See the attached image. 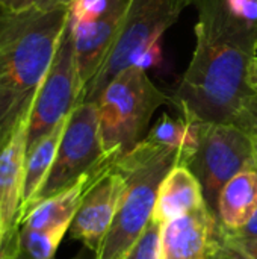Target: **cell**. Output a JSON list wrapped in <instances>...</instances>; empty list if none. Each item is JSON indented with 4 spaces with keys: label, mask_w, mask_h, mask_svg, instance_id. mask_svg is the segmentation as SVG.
<instances>
[{
    "label": "cell",
    "mask_w": 257,
    "mask_h": 259,
    "mask_svg": "<svg viewBox=\"0 0 257 259\" xmlns=\"http://www.w3.org/2000/svg\"><path fill=\"white\" fill-rule=\"evenodd\" d=\"M179 164L188 165V156L174 147L141 140L121 155L114 167L126 187L117 215L97 250V259H124L153 219L158 193L165 176Z\"/></svg>",
    "instance_id": "3"
},
{
    "label": "cell",
    "mask_w": 257,
    "mask_h": 259,
    "mask_svg": "<svg viewBox=\"0 0 257 259\" xmlns=\"http://www.w3.org/2000/svg\"><path fill=\"white\" fill-rule=\"evenodd\" d=\"M227 5L235 15L257 24V0H227Z\"/></svg>",
    "instance_id": "21"
},
{
    "label": "cell",
    "mask_w": 257,
    "mask_h": 259,
    "mask_svg": "<svg viewBox=\"0 0 257 259\" xmlns=\"http://www.w3.org/2000/svg\"><path fill=\"white\" fill-rule=\"evenodd\" d=\"M108 161L117 159L108 158L103 152L97 103L82 102L68 115L52 170L29 208L67 190L83 175L98 168Z\"/></svg>",
    "instance_id": "6"
},
{
    "label": "cell",
    "mask_w": 257,
    "mask_h": 259,
    "mask_svg": "<svg viewBox=\"0 0 257 259\" xmlns=\"http://www.w3.org/2000/svg\"><path fill=\"white\" fill-rule=\"evenodd\" d=\"M124 259H164L162 225L151 219Z\"/></svg>",
    "instance_id": "18"
},
{
    "label": "cell",
    "mask_w": 257,
    "mask_h": 259,
    "mask_svg": "<svg viewBox=\"0 0 257 259\" xmlns=\"http://www.w3.org/2000/svg\"><path fill=\"white\" fill-rule=\"evenodd\" d=\"M229 235V234H227ZM232 237H239V238H257V209L253 214V217L250 219V222L236 234H233Z\"/></svg>",
    "instance_id": "23"
},
{
    "label": "cell",
    "mask_w": 257,
    "mask_h": 259,
    "mask_svg": "<svg viewBox=\"0 0 257 259\" xmlns=\"http://www.w3.org/2000/svg\"><path fill=\"white\" fill-rule=\"evenodd\" d=\"M3 258V246H2V217H0V259Z\"/></svg>",
    "instance_id": "29"
},
{
    "label": "cell",
    "mask_w": 257,
    "mask_h": 259,
    "mask_svg": "<svg viewBox=\"0 0 257 259\" xmlns=\"http://www.w3.org/2000/svg\"><path fill=\"white\" fill-rule=\"evenodd\" d=\"M227 237L233 244H236L250 258L257 259V238H239V237H232V235H227Z\"/></svg>",
    "instance_id": "22"
},
{
    "label": "cell",
    "mask_w": 257,
    "mask_h": 259,
    "mask_svg": "<svg viewBox=\"0 0 257 259\" xmlns=\"http://www.w3.org/2000/svg\"><path fill=\"white\" fill-rule=\"evenodd\" d=\"M67 120L59 123L48 135L41 138L32 149L26 153L24 165V184H23V200H21V215L26 212L33 197L41 190L44 181L47 179L52 165L56 158L58 146L64 134Z\"/></svg>",
    "instance_id": "16"
},
{
    "label": "cell",
    "mask_w": 257,
    "mask_h": 259,
    "mask_svg": "<svg viewBox=\"0 0 257 259\" xmlns=\"http://www.w3.org/2000/svg\"><path fill=\"white\" fill-rule=\"evenodd\" d=\"M126 179L114 165L100 175L80 202L68 229L70 237L97 252L117 215Z\"/></svg>",
    "instance_id": "10"
},
{
    "label": "cell",
    "mask_w": 257,
    "mask_h": 259,
    "mask_svg": "<svg viewBox=\"0 0 257 259\" xmlns=\"http://www.w3.org/2000/svg\"><path fill=\"white\" fill-rule=\"evenodd\" d=\"M115 161H108L98 168L83 175L76 184L68 187L67 190L35 203L30 206L20 219V228L30 229H48L59 225H71L80 202L89 188V185L103 175L109 167L114 165Z\"/></svg>",
    "instance_id": "13"
},
{
    "label": "cell",
    "mask_w": 257,
    "mask_h": 259,
    "mask_svg": "<svg viewBox=\"0 0 257 259\" xmlns=\"http://www.w3.org/2000/svg\"><path fill=\"white\" fill-rule=\"evenodd\" d=\"M208 205L203 188L192 170L185 165H176L162 181L153 212V220L162 226L197 208Z\"/></svg>",
    "instance_id": "14"
},
{
    "label": "cell",
    "mask_w": 257,
    "mask_h": 259,
    "mask_svg": "<svg viewBox=\"0 0 257 259\" xmlns=\"http://www.w3.org/2000/svg\"><path fill=\"white\" fill-rule=\"evenodd\" d=\"M68 17L70 5L21 11L0 5V146L29 117Z\"/></svg>",
    "instance_id": "2"
},
{
    "label": "cell",
    "mask_w": 257,
    "mask_h": 259,
    "mask_svg": "<svg viewBox=\"0 0 257 259\" xmlns=\"http://www.w3.org/2000/svg\"><path fill=\"white\" fill-rule=\"evenodd\" d=\"M257 209V167L232 178L223 188L217 203V220L221 229L233 235L239 232Z\"/></svg>",
    "instance_id": "15"
},
{
    "label": "cell",
    "mask_w": 257,
    "mask_h": 259,
    "mask_svg": "<svg viewBox=\"0 0 257 259\" xmlns=\"http://www.w3.org/2000/svg\"><path fill=\"white\" fill-rule=\"evenodd\" d=\"M206 259H251L245 252H242L236 244H233L226 232L221 229L220 223L217 226V231L214 234L209 253Z\"/></svg>",
    "instance_id": "19"
},
{
    "label": "cell",
    "mask_w": 257,
    "mask_h": 259,
    "mask_svg": "<svg viewBox=\"0 0 257 259\" xmlns=\"http://www.w3.org/2000/svg\"><path fill=\"white\" fill-rule=\"evenodd\" d=\"M217 226L208 205L168 222L162 226L164 259H206Z\"/></svg>",
    "instance_id": "12"
},
{
    "label": "cell",
    "mask_w": 257,
    "mask_h": 259,
    "mask_svg": "<svg viewBox=\"0 0 257 259\" xmlns=\"http://www.w3.org/2000/svg\"><path fill=\"white\" fill-rule=\"evenodd\" d=\"M248 85L253 91V94L257 96V56L253 59L251 65H250V71H248Z\"/></svg>",
    "instance_id": "26"
},
{
    "label": "cell",
    "mask_w": 257,
    "mask_h": 259,
    "mask_svg": "<svg viewBox=\"0 0 257 259\" xmlns=\"http://www.w3.org/2000/svg\"><path fill=\"white\" fill-rule=\"evenodd\" d=\"M27 120L29 117L23 118L0 146V217L3 252L12 244L20 228L27 153Z\"/></svg>",
    "instance_id": "11"
},
{
    "label": "cell",
    "mask_w": 257,
    "mask_h": 259,
    "mask_svg": "<svg viewBox=\"0 0 257 259\" xmlns=\"http://www.w3.org/2000/svg\"><path fill=\"white\" fill-rule=\"evenodd\" d=\"M191 3L194 0H132L112 50L82 91L79 103L97 102L108 83L129 65L136 64L144 68L153 64L159 56L161 36Z\"/></svg>",
    "instance_id": "5"
},
{
    "label": "cell",
    "mask_w": 257,
    "mask_h": 259,
    "mask_svg": "<svg viewBox=\"0 0 257 259\" xmlns=\"http://www.w3.org/2000/svg\"><path fill=\"white\" fill-rule=\"evenodd\" d=\"M188 167L200 181L204 200L215 212L226 184L238 173L257 167L251 135L236 124L201 123L198 146Z\"/></svg>",
    "instance_id": "7"
},
{
    "label": "cell",
    "mask_w": 257,
    "mask_h": 259,
    "mask_svg": "<svg viewBox=\"0 0 257 259\" xmlns=\"http://www.w3.org/2000/svg\"><path fill=\"white\" fill-rule=\"evenodd\" d=\"M68 229L70 225L48 229L18 228L15 240L3 252L2 259H55V253Z\"/></svg>",
    "instance_id": "17"
},
{
    "label": "cell",
    "mask_w": 257,
    "mask_h": 259,
    "mask_svg": "<svg viewBox=\"0 0 257 259\" xmlns=\"http://www.w3.org/2000/svg\"><path fill=\"white\" fill-rule=\"evenodd\" d=\"M253 140V147H254V156H256V164H257V135H251Z\"/></svg>",
    "instance_id": "28"
},
{
    "label": "cell",
    "mask_w": 257,
    "mask_h": 259,
    "mask_svg": "<svg viewBox=\"0 0 257 259\" xmlns=\"http://www.w3.org/2000/svg\"><path fill=\"white\" fill-rule=\"evenodd\" d=\"M0 5L11 11H21L32 5V0H0Z\"/></svg>",
    "instance_id": "24"
},
{
    "label": "cell",
    "mask_w": 257,
    "mask_h": 259,
    "mask_svg": "<svg viewBox=\"0 0 257 259\" xmlns=\"http://www.w3.org/2000/svg\"><path fill=\"white\" fill-rule=\"evenodd\" d=\"M73 0H32L30 6L39 8V9H50L59 5H70Z\"/></svg>",
    "instance_id": "25"
},
{
    "label": "cell",
    "mask_w": 257,
    "mask_h": 259,
    "mask_svg": "<svg viewBox=\"0 0 257 259\" xmlns=\"http://www.w3.org/2000/svg\"><path fill=\"white\" fill-rule=\"evenodd\" d=\"M235 124L250 135H257V96H251L245 102Z\"/></svg>",
    "instance_id": "20"
},
{
    "label": "cell",
    "mask_w": 257,
    "mask_h": 259,
    "mask_svg": "<svg viewBox=\"0 0 257 259\" xmlns=\"http://www.w3.org/2000/svg\"><path fill=\"white\" fill-rule=\"evenodd\" d=\"M195 49L173 96L180 117L206 124H235L254 96L248 71L257 52V24L235 15L227 0H194Z\"/></svg>",
    "instance_id": "1"
},
{
    "label": "cell",
    "mask_w": 257,
    "mask_h": 259,
    "mask_svg": "<svg viewBox=\"0 0 257 259\" xmlns=\"http://www.w3.org/2000/svg\"><path fill=\"white\" fill-rule=\"evenodd\" d=\"M80 93L82 87L76 67L74 33L68 17L52 67L39 87L29 112L27 150L68 118L71 111L79 105Z\"/></svg>",
    "instance_id": "8"
},
{
    "label": "cell",
    "mask_w": 257,
    "mask_h": 259,
    "mask_svg": "<svg viewBox=\"0 0 257 259\" xmlns=\"http://www.w3.org/2000/svg\"><path fill=\"white\" fill-rule=\"evenodd\" d=\"M132 0H106L91 20L73 23L74 53L82 91L94 79L112 50ZM82 94V93H80Z\"/></svg>",
    "instance_id": "9"
},
{
    "label": "cell",
    "mask_w": 257,
    "mask_h": 259,
    "mask_svg": "<svg viewBox=\"0 0 257 259\" xmlns=\"http://www.w3.org/2000/svg\"><path fill=\"white\" fill-rule=\"evenodd\" d=\"M71 259H97V252H94V250H89L88 247H85L83 246V249L74 256V258Z\"/></svg>",
    "instance_id": "27"
},
{
    "label": "cell",
    "mask_w": 257,
    "mask_h": 259,
    "mask_svg": "<svg viewBox=\"0 0 257 259\" xmlns=\"http://www.w3.org/2000/svg\"><path fill=\"white\" fill-rule=\"evenodd\" d=\"M165 100L145 68L133 64L117 74L95 102L105 155L118 159L144 140L153 114Z\"/></svg>",
    "instance_id": "4"
}]
</instances>
